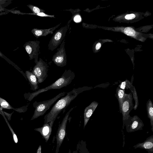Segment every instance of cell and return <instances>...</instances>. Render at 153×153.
I'll use <instances>...</instances> for the list:
<instances>
[{
  "mask_svg": "<svg viewBox=\"0 0 153 153\" xmlns=\"http://www.w3.org/2000/svg\"><path fill=\"white\" fill-rule=\"evenodd\" d=\"M75 76L73 71L70 69L65 70L61 76L51 85L32 93H25L24 94L25 99L30 101L35 97L43 92L51 89H59L66 87L71 82Z\"/></svg>",
  "mask_w": 153,
  "mask_h": 153,
  "instance_id": "7a4b0ae2",
  "label": "cell"
},
{
  "mask_svg": "<svg viewBox=\"0 0 153 153\" xmlns=\"http://www.w3.org/2000/svg\"><path fill=\"white\" fill-rule=\"evenodd\" d=\"M72 20L71 19L65 25L56 30L54 33L48 45L49 50L52 51H53L62 43L69 29L70 23Z\"/></svg>",
  "mask_w": 153,
  "mask_h": 153,
  "instance_id": "277c9868",
  "label": "cell"
},
{
  "mask_svg": "<svg viewBox=\"0 0 153 153\" xmlns=\"http://www.w3.org/2000/svg\"><path fill=\"white\" fill-rule=\"evenodd\" d=\"M73 109L72 108L66 113L58 128L56 137L57 145L59 146L61 145L65 136L67 123L70 113Z\"/></svg>",
  "mask_w": 153,
  "mask_h": 153,
  "instance_id": "30bf717a",
  "label": "cell"
},
{
  "mask_svg": "<svg viewBox=\"0 0 153 153\" xmlns=\"http://www.w3.org/2000/svg\"><path fill=\"white\" fill-rule=\"evenodd\" d=\"M132 94L133 98L135 101V104L134 105L133 108L134 110H136L139 105V101L135 87L133 85L129 89Z\"/></svg>",
  "mask_w": 153,
  "mask_h": 153,
  "instance_id": "ac0fdd59",
  "label": "cell"
},
{
  "mask_svg": "<svg viewBox=\"0 0 153 153\" xmlns=\"http://www.w3.org/2000/svg\"><path fill=\"white\" fill-rule=\"evenodd\" d=\"M0 57H1V58H3L5 60H6L7 61L9 64L12 65L14 67H15L18 70V69H20L18 67V66H17V65H16L15 64L13 63L10 59H9L6 56L0 51Z\"/></svg>",
  "mask_w": 153,
  "mask_h": 153,
  "instance_id": "cb8c5ba5",
  "label": "cell"
},
{
  "mask_svg": "<svg viewBox=\"0 0 153 153\" xmlns=\"http://www.w3.org/2000/svg\"><path fill=\"white\" fill-rule=\"evenodd\" d=\"M64 10L69 11H70L72 13L73 16L74 15L76 14L79 13L80 10L79 9L76 10H73L71 9L69 10Z\"/></svg>",
  "mask_w": 153,
  "mask_h": 153,
  "instance_id": "4316f807",
  "label": "cell"
},
{
  "mask_svg": "<svg viewBox=\"0 0 153 153\" xmlns=\"http://www.w3.org/2000/svg\"><path fill=\"white\" fill-rule=\"evenodd\" d=\"M89 87L84 86L73 88L67 93L66 95L59 100L53 106L49 112L44 117V123L55 120L58 115L80 93L90 89Z\"/></svg>",
  "mask_w": 153,
  "mask_h": 153,
  "instance_id": "6da1fadb",
  "label": "cell"
},
{
  "mask_svg": "<svg viewBox=\"0 0 153 153\" xmlns=\"http://www.w3.org/2000/svg\"><path fill=\"white\" fill-rule=\"evenodd\" d=\"M135 17V16L134 14H131L126 15L125 16V18L129 20L134 19Z\"/></svg>",
  "mask_w": 153,
  "mask_h": 153,
  "instance_id": "83f0119b",
  "label": "cell"
},
{
  "mask_svg": "<svg viewBox=\"0 0 153 153\" xmlns=\"http://www.w3.org/2000/svg\"><path fill=\"white\" fill-rule=\"evenodd\" d=\"M55 120L44 123L42 127L34 129L35 130L40 133L46 142L49 139L51 134L52 127Z\"/></svg>",
  "mask_w": 153,
  "mask_h": 153,
  "instance_id": "8fae6325",
  "label": "cell"
},
{
  "mask_svg": "<svg viewBox=\"0 0 153 153\" xmlns=\"http://www.w3.org/2000/svg\"><path fill=\"white\" fill-rule=\"evenodd\" d=\"M125 94V90L120 88L118 86L116 90L115 96L119 102L120 111V112L122 104Z\"/></svg>",
  "mask_w": 153,
  "mask_h": 153,
  "instance_id": "e0dca14e",
  "label": "cell"
},
{
  "mask_svg": "<svg viewBox=\"0 0 153 153\" xmlns=\"http://www.w3.org/2000/svg\"><path fill=\"white\" fill-rule=\"evenodd\" d=\"M40 43L39 41L37 40L30 41L26 42L23 45L29 55L30 60L34 59L36 64L38 61Z\"/></svg>",
  "mask_w": 153,
  "mask_h": 153,
  "instance_id": "ba28073f",
  "label": "cell"
},
{
  "mask_svg": "<svg viewBox=\"0 0 153 153\" xmlns=\"http://www.w3.org/2000/svg\"><path fill=\"white\" fill-rule=\"evenodd\" d=\"M0 106L2 108L13 109V108L5 100L0 97Z\"/></svg>",
  "mask_w": 153,
  "mask_h": 153,
  "instance_id": "ffe728a7",
  "label": "cell"
},
{
  "mask_svg": "<svg viewBox=\"0 0 153 153\" xmlns=\"http://www.w3.org/2000/svg\"><path fill=\"white\" fill-rule=\"evenodd\" d=\"M2 108L1 107H0V113L3 116L4 115V112L3 111H2Z\"/></svg>",
  "mask_w": 153,
  "mask_h": 153,
  "instance_id": "1f68e13d",
  "label": "cell"
},
{
  "mask_svg": "<svg viewBox=\"0 0 153 153\" xmlns=\"http://www.w3.org/2000/svg\"><path fill=\"white\" fill-rule=\"evenodd\" d=\"M146 106L148 117L150 120L151 129L153 132V106L151 99H149L147 101Z\"/></svg>",
  "mask_w": 153,
  "mask_h": 153,
  "instance_id": "2e32d148",
  "label": "cell"
},
{
  "mask_svg": "<svg viewBox=\"0 0 153 153\" xmlns=\"http://www.w3.org/2000/svg\"><path fill=\"white\" fill-rule=\"evenodd\" d=\"M27 6L31 10L33 13H44L45 11L44 10L32 4L27 5Z\"/></svg>",
  "mask_w": 153,
  "mask_h": 153,
  "instance_id": "44dd1931",
  "label": "cell"
},
{
  "mask_svg": "<svg viewBox=\"0 0 153 153\" xmlns=\"http://www.w3.org/2000/svg\"><path fill=\"white\" fill-rule=\"evenodd\" d=\"M5 14V13H0V16Z\"/></svg>",
  "mask_w": 153,
  "mask_h": 153,
  "instance_id": "d6a6232c",
  "label": "cell"
},
{
  "mask_svg": "<svg viewBox=\"0 0 153 153\" xmlns=\"http://www.w3.org/2000/svg\"><path fill=\"white\" fill-rule=\"evenodd\" d=\"M66 93L65 92H63L59 93L54 97L49 100L38 102L35 101L33 105L35 108V110L31 120L36 119L44 115L57 100L61 97L64 96Z\"/></svg>",
  "mask_w": 153,
  "mask_h": 153,
  "instance_id": "3957f363",
  "label": "cell"
},
{
  "mask_svg": "<svg viewBox=\"0 0 153 153\" xmlns=\"http://www.w3.org/2000/svg\"><path fill=\"white\" fill-rule=\"evenodd\" d=\"M61 24L60 23L56 26L48 29L33 28L31 32L37 39L41 36H46L49 34H52L53 31L57 28Z\"/></svg>",
  "mask_w": 153,
  "mask_h": 153,
  "instance_id": "4fadbf2b",
  "label": "cell"
},
{
  "mask_svg": "<svg viewBox=\"0 0 153 153\" xmlns=\"http://www.w3.org/2000/svg\"><path fill=\"white\" fill-rule=\"evenodd\" d=\"M4 112V114H5V115L7 117V119L8 120H11V114H12V113H11V114H9L8 113H7L6 112Z\"/></svg>",
  "mask_w": 153,
  "mask_h": 153,
  "instance_id": "f1b7e54d",
  "label": "cell"
},
{
  "mask_svg": "<svg viewBox=\"0 0 153 153\" xmlns=\"http://www.w3.org/2000/svg\"><path fill=\"white\" fill-rule=\"evenodd\" d=\"M28 105L18 108H13V109L19 112H24L26 111L27 109Z\"/></svg>",
  "mask_w": 153,
  "mask_h": 153,
  "instance_id": "484cf974",
  "label": "cell"
},
{
  "mask_svg": "<svg viewBox=\"0 0 153 153\" xmlns=\"http://www.w3.org/2000/svg\"><path fill=\"white\" fill-rule=\"evenodd\" d=\"M133 76H132L131 81L130 82L128 80L126 79L125 81L121 83L119 85V87L121 89L125 90L129 89L131 87L132 85L133 82Z\"/></svg>",
  "mask_w": 153,
  "mask_h": 153,
  "instance_id": "d6986e66",
  "label": "cell"
},
{
  "mask_svg": "<svg viewBox=\"0 0 153 153\" xmlns=\"http://www.w3.org/2000/svg\"><path fill=\"white\" fill-rule=\"evenodd\" d=\"M65 40L64 39L57 52L53 55L52 60L57 66L63 67L67 64V56L65 48Z\"/></svg>",
  "mask_w": 153,
  "mask_h": 153,
  "instance_id": "52a82bcc",
  "label": "cell"
},
{
  "mask_svg": "<svg viewBox=\"0 0 153 153\" xmlns=\"http://www.w3.org/2000/svg\"><path fill=\"white\" fill-rule=\"evenodd\" d=\"M101 46V44L100 43H98L96 46V49L97 50H99L100 49Z\"/></svg>",
  "mask_w": 153,
  "mask_h": 153,
  "instance_id": "f546056e",
  "label": "cell"
},
{
  "mask_svg": "<svg viewBox=\"0 0 153 153\" xmlns=\"http://www.w3.org/2000/svg\"><path fill=\"white\" fill-rule=\"evenodd\" d=\"M98 105V102L94 101L85 108L84 112V128L86 126Z\"/></svg>",
  "mask_w": 153,
  "mask_h": 153,
  "instance_id": "5bb4252c",
  "label": "cell"
},
{
  "mask_svg": "<svg viewBox=\"0 0 153 153\" xmlns=\"http://www.w3.org/2000/svg\"><path fill=\"white\" fill-rule=\"evenodd\" d=\"M124 32L127 35L131 36H134L135 33L134 30L130 27H127L125 28Z\"/></svg>",
  "mask_w": 153,
  "mask_h": 153,
  "instance_id": "603a6c76",
  "label": "cell"
},
{
  "mask_svg": "<svg viewBox=\"0 0 153 153\" xmlns=\"http://www.w3.org/2000/svg\"><path fill=\"white\" fill-rule=\"evenodd\" d=\"M25 74L28 80L31 87V89L33 91H36L39 88L38 82L36 76L29 71H26Z\"/></svg>",
  "mask_w": 153,
  "mask_h": 153,
  "instance_id": "9a60e30c",
  "label": "cell"
},
{
  "mask_svg": "<svg viewBox=\"0 0 153 153\" xmlns=\"http://www.w3.org/2000/svg\"><path fill=\"white\" fill-rule=\"evenodd\" d=\"M48 67L47 63L41 58L36 64L32 72L36 77L38 83L43 82L48 77Z\"/></svg>",
  "mask_w": 153,
  "mask_h": 153,
  "instance_id": "8992f818",
  "label": "cell"
},
{
  "mask_svg": "<svg viewBox=\"0 0 153 153\" xmlns=\"http://www.w3.org/2000/svg\"><path fill=\"white\" fill-rule=\"evenodd\" d=\"M133 147L135 149L140 148L145 149L149 153H153V135L148 137L144 142L139 143L134 146Z\"/></svg>",
  "mask_w": 153,
  "mask_h": 153,
  "instance_id": "7c38bea8",
  "label": "cell"
},
{
  "mask_svg": "<svg viewBox=\"0 0 153 153\" xmlns=\"http://www.w3.org/2000/svg\"><path fill=\"white\" fill-rule=\"evenodd\" d=\"M133 99L132 94L131 92L129 94H126L122 104L120 111L123 116V129L126 122L130 116L129 115L130 112L133 108Z\"/></svg>",
  "mask_w": 153,
  "mask_h": 153,
  "instance_id": "5b68a950",
  "label": "cell"
},
{
  "mask_svg": "<svg viewBox=\"0 0 153 153\" xmlns=\"http://www.w3.org/2000/svg\"><path fill=\"white\" fill-rule=\"evenodd\" d=\"M36 153H41V146L40 145Z\"/></svg>",
  "mask_w": 153,
  "mask_h": 153,
  "instance_id": "4dcf8cb0",
  "label": "cell"
},
{
  "mask_svg": "<svg viewBox=\"0 0 153 153\" xmlns=\"http://www.w3.org/2000/svg\"><path fill=\"white\" fill-rule=\"evenodd\" d=\"M71 19H73L74 21L76 22H80L81 20V18L79 13L76 14L74 15H73Z\"/></svg>",
  "mask_w": 153,
  "mask_h": 153,
  "instance_id": "d4e9b609",
  "label": "cell"
},
{
  "mask_svg": "<svg viewBox=\"0 0 153 153\" xmlns=\"http://www.w3.org/2000/svg\"><path fill=\"white\" fill-rule=\"evenodd\" d=\"M3 116L4 117V118L6 121V123L9 128V129H10V131L11 132L14 142H15V143H17L18 142V139L17 135H16V134L15 133L14 131L13 130V129L12 128V127H11V126L10 125L9 123L8 122L7 120L5 117L4 115Z\"/></svg>",
  "mask_w": 153,
  "mask_h": 153,
  "instance_id": "7402d4cb",
  "label": "cell"
},
{
  "mask_svg": "<svg viewBox=\"0 0 153 153\" xmlns=\"http://www.w3.org/2000/svg\"><path fill=\"white\" fill-rule=\"evenodd\" d=\"M144 124L142 120L137 116H131L125 123L126 131L128 133L142 130Z\"/></svg>",
  "mask_w": 153,
  "mask_h": 153,
  "instance_id": "9c48e42d",
  "label": "cell"
}]
</instances>
